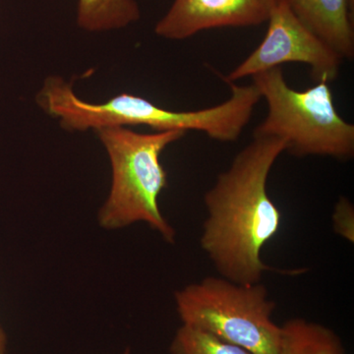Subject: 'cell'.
Here are the masks:
<instances>
[{"label": "cell", "mask_w": 354, "mask_h": 354, "mask_svg": "<svg viewBox=\"0 0 354 354\" xmlns=\"http://www.w3.org/2000/svg\"><path fill=\"white\" fill-rule=\"evenodd\" d=\"M281 327L278 354H346L339 335L322 324L293 318Z\"/></svg>", "instance_id": "9"}, {"label": "cell", "mask_w": 354, "mask_h": 354, "mask_svg": "<svg viewBox=\"0 0 354 354\" xmlns=\"http://www.w3.org/2000/svg\"><path fill=\"white\" fill-rule=\"evenodd\" d=\"M286 144L276 137L253 136L204 196L207 218L200 246L223 278L241 285L261 283L276 271L261 257L279 234L281 213L268 193V179Z\"/></svg>", "instance_id": "1"}, {"label": "cell", "mask_w": 354, "mask_h": 354, "mask_svg": "<svg viewBox=\"0 0 354 354\" xmlns=\"http://www.w3.org/2000/svg\"><path fill=\"white\" fill-rule=\"evenodd\" d=\"M171 354H252L203 330L181 325L169 346Z\"/></svg>", "instance_id": "11"}, {"label": "cell", "mask_w": 354, "mask_h": 354, "mask_svg": "<svg viewBox=\"0 0 354 354\" xmlns=\"http://www.w3.org/2000/svg\"><path fill=\"white\" fill-rule=\"evenodd\" d=\"M123 354H131V351H130V348H127V351Z\"/></svg>", "instance_id": "14"}, {"label": "cell", "mask_w": 354, "mask_h": 354, "mask_svg": "<svg viewBox=\"0 0 354 354\" xmlns=\"http://www.w3.org/2000/svg\"><path fill=\"white\" fill-rule=\"evenodd\" d=\"M291 11L342 59L354 57L351 0H286Z\"/></svg>", "instance_id": "8"}, {"label": "cell", "mask_w": 354, "mask_h": 354, "mask_svg": "<svg viewBox=\"0 0 354 354\" xmlns=\"http://www.w3.org/2000/svg\"><path fill=\"white\" fill-rule=\"evenodd\" d=\"M228 86L232 93L227 101L212 108L183 111L160 108L145 97L128 93L104 102H86L64 78L50 76L37 95V104L68 131L148 127L155 131L193 130L205 133L215 141L232 143L241 136L262 97L253 83Z\"/></svg>", "instance_id": "2"}, {"label": "cell", "mask_w": 354, "mask_h": 354, "mask_svg": "<svg viewBox=\"0 0 354 354\" xmlns=\"http://www.w3.org/2000/svg\"><path fill=\"white\" fill-rule=\"evenodd\" d=\"M268 24L259 46L227 76L221 75L227 85L286 64H306L314 83L337 78L344 59L298 19L286 0L272 10Z\"/></svg>", "instance_id": "6"}, {"label": "cell", "mask_w": 354, "mask_h": 354, "mask_svg": "<svg viewBox=\"0 0 354 354\" xmlns=\"http://www.w3.org/2000/svg\"><path fill=\"white\" fill-rule=\"evenodd\" d=\"M333 227L335 234L353 243L354 209L348 198L341 197L335 204L333 213Z\"/></svg>", "instance_id": "12"}, {"label": "cell", "mask_w": 354, "mask_h": 354, "mask_svg": "<svg viewBox=\"0 0 354 354\" xmlns=\"http://www.w3.org/2000/svg\"><path fill=\"white\" fill-rule=\"evenodd\" d=\"M281 0H174L155 27L160 38L181 41L206 30L268 22Z\"/></svg>", "instance_id": "7"}, {"label": "cell", "mask_w": 354, "mask_h": 354, "mask_svg": "<svg viewBox=\"0 0 354 354\" xmlns=\"http://www.w3.org/2000/svg\"><path fill=\"white\" fill-rule=\"evenodd\" d=\"M95 133L111 167V191L99 212L101 227L118 230L142 221L167 243L174 244L176 230L158 205V198L167 187V174L160 156L186 133H139L128 127L102 128Z\"/></svg>", "instance_id": "3"}, {"label": "cell", "mask_w": 354, "mask_h": 354, "mask_svg": "<svg viewBox=\"0 0 354 354\" xmlns=\"http://www.w3.org/2000/svg\"><path fill=\"white\" fill-rule=\"evenodd\" d=\"M251 78L268 104L267 118L253 136L283 140L286 152L297 158L315 156L342 162L353 158L354 125L337 113L330 83L320 81L307 90H293L281 67Z\"/></svg>", "instance_id": "4"}, {"label": "cell", "mask_w": 354, "mask_h": 354, "mask_svg": "<svg viewBox=\"0 0 354 354\" xmlns=\"http://www.w3.org/2000/svg\"><path fill=\"white\" fill-rule=\"evenodd\" d=\"M140 16L136 0H78L77 6V24L90 32L123 29Z\"/></svg>", "instance_id": "10"}, {"label": "cell", "mask_w": 354, "mask_h": 354, "mask_svg": "<svg viewBox=\"0 0 354 354\" xmlns=\"http://www.w3.org/2000/svg\"><path fill=\"white\" fill-rule=\"evenodd\" d=\"M174 301L183 325L252 354H278L281 327L272 320L276 304L262 283L207 277L176 290Z\"/></svg>", "instance_id": "5"}, {"label": "cell", "mask_w": 354, "mask_h": 354, "mask_svg": "<svg viewBox=\"0 0 354 354\" xmlns=\"http://www.w3.org/2000/svg\"><path fill=\"white\" fill-rule=\"evenodd\" d=\"M7 339L6 333L2 329L1 324H0V354H7L6 353Z\"/></svg>", "instance_id": "13"}]
</instances>
